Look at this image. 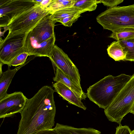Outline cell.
I'll return each mask as SVG.
<instances>
[{"label":"cell","instance_id":"obj_1","mask_svg":"<svg viewBox=\"0 0 134 134\" xmlns=\"http://www.w3.org/2000/svg\"><path fill=\"white\" fill-rule=\"evenodd\" d=\"M55 92L51 86L45 85L33 97L27 99L20 113L21 118L16 134H35L53 129L56 111Z\"/></svg>","mask_w":134,"mask_h":134},{"label":"cell","instance_id":"obj_2","mask_svg":"<svg viewBox=\"0 0 134 134\" xmlns=\"http://www.w3.org/2000/svg\"><path fill=\"white\" fill-rule=\"evenodd\" d=\"M56 22L49 14L26 34L24 49L29 56L49 57L55 41L54 29Z\"/></svg>","mask_w":134,"mask_h":134},{"label":"cell","instance_id":"obj_3","mask_svg":"<svg viewBox=\"0 0 134 134\" xmlns=\"http://www.w3.org/2000/svg\"><path fill=\"white\" fill-rule=\"evenodd\" d=\"M131 76L122 74L114 76L109 75L90 86L86 94L89 99L105 109L112 103Z\"/></svg>","mask_w":134,"mask_h":134},{"label":"cell","instance_id":"obj_4","mask_svg":"<svg viewBox=\"0 0 134 134\" xmlns=\"http://www.w3.org/2000/svg\"><path fill=\"white\" fill-rule=\"evenodd\" d=\"M96 19L104 29L112 32L125 29H134V4L109 8Z\"/></svg>","mask_w":134,"mask_h":134},{"label":"cell","instance_id":"obj_5","mask_svg":"<svg viewBox=\"0 0 134 134\" xmlns=\"http://www.w3.org/2000/svg\"><path fill=\"white\" fill-rule=\"evenodd\" d=\"M134 103V74L110 104L104 109L110 121L121 124L123 118L130 113Z\"/></svg>","mask_w":134,"mask_h":134},{"label":"cell","instance_id":"obj_6","mask_svg":"<svg viewBox=\"0 0 134 134\" xmlns=\"http://www.w3.org/2000/svg\"><path fill=\"white\" fill-rule=\"evenodd\" d=\"M51 14L46 8L37 3L32 7L13 19L6 26L9 33L26 34L43 18Z\"/></svg>","mask_w":134,"mask_h":134},{"label":"cell","instance_id":"obj_7","mask_svg":"<svg viewBox=\"0 0 134 134\" xmlns=\"http://www.w3.org/2000/svg\"><path fill=\"white\" fill-rule=\"evenodd\" d=\"M26 34L8 33L0 41V63L9 66L12 60L25 52L24 45Z\"/></svg>","mask_w":134,"mask_h":134},{"label":"cell","instance_id":"obj_8","mask_svg":"<svg viewBox=\"0 0 134 134\" xmlns=\"http://www.w3.org/2000/svg\"><path fill=\"white\" fill-rule=\"evenodd\" d=\"M55 71L57 67L75 83L81 86L79 70L67 55L56 45L54 46L49 57Z\"/></svg>","mask_w":134,"mask_h":134},{"label":"cell","instance_id":"obj_9","mask_svg":"<svg viewBox=\"0 0 134 134\" xmlns=\"http://www.w3.org/2000/svg\"><path fill=\"white\" fill-rule=\"evenodd\" d=\"M34 0H0V21L4 20L0 27H5L13 19L33 7Z\"/></svg>","mask_w":134,"mask_h":134},{"label":"cell","instance_id":"obj_10","mask_svg":"<svg viewBox=\"0 0 134 134\" xmlns=\"http://www.w3.org/2000/svg\"><path fill=\"white\" fill-rule=\"evenodd\" d=\"M28 98L21 92L7 94L0 100V118L12 117L20 113L24 108Z\"/></svg>","mask_w":134,"mask_h":134},{"label":"cell","instance_id":"obj_11","mask_svg":"<svg viewBox=\"0 0 134 134\" xmlns=\"http://www.w3.org/2000/svg\"><path fill=\"white\" fill-rule=\"evenodd\" d=\"M54 90L63 99L70 104L76 106L85 110L86 108L81 102V98L77 97L73 91L60 82H56L52 85Z\"/></svg>","mask_w":134,"mask_h":134},{"label":"cell","instance_id":"obj_12","mask_svg":"<svg viewBox=\"0 0 134 134\" xmlns=\"http://www.w3.org/2000/svg\"><path fill=\"white\" fill-rule=\"evenodd\" d=\"M30 60V59L27 60L24 64L14 69H11L9 68L4 72L0 71V100L7 94V90L16 73L21 68L28 64Z\"/></svg>","mask_w":134,"mask_h":134},{"label":"cell","instance_id":"obj_13","mask_svg":"<svg viewBox=\"0 0 134 134\" xmlns=\"http://www.w3.org/2000/svg\"><path fill=\"white\" fill-rule=\"evenodd\" d=\"M55 71V76L53 78L54 81L61 82L71 90L77 97L85 99L87 97L86 94L83 92L81 86L73 82L58 68H56Z\"/></svg>","mask_w":134,"mask_h":134},{"label":"cell","instance_id":"obj_14","mask_svg":"<svg viewBox=\"0 0 134 134\" xmlns=\"http://www.w3.org/2000/svg\"><path fill=\"white\" fill-rule=\"evenodd\" d=\"M53 129L59 134H101L100 131L93 128H77L58 123Z\"/></svg>","mask_w":134,"mask_h":134},{"label":"cell","instance_id":"obj_15","mask_svg":"<svg viewBox=\"0 0 134 134\" xmlns=\"http://www.w3.org/2000/svg\"><path fill=\"white\" fill-rule=\"evenodd\" d=\"M109 56L115 61L124 60L126 52L119 41H114L108 46L107 49Z\"/></svg>","mask_w":134,"mask_h":134},{"label":"cell","instance_id":"obj_16","mask_svg":"<svg viewBox=\"0 0 134 134\" xmlns=\"http://www.w3.org/2000/svg\"><path fill=\"white\" fill-rule=\"evenodd\" d=\"M76 0H52L47 7L51 14L61 9L73 6Z\"/></svg>","mask_w":134,"mask_h":134},{"label":"cell","instance_id":"obj_17","mask_svg":"<svg viewBox=\"0 0 134 134\" xmlns=\"http://www.w3.org/2000/svg\"><path fill=\"white\" fill-rule=\"evenodd\" d=\"M82 13L80 9L73 6L59 10L51 15L53 19L55 20Z\"/></svg>","mask_w":134,"mask_h":134},{"label":"cell","instance_id":"obj_18","mask_svg":"<svg viewBox=\"0 0 134 134\" xmlns=\"http://www.w3.org/2000/svg\"><path fill=\"white\" fill-rule=\"evenodd\" d=\"M98 3V0H76L73 6L77 8L83 13L95 10Z\"/></svg>","mask_w":134,"mask_h":134},{"label":"cell","instance_id":"obj_19","mask_svg":"<svg viewBox=\"0 0 134 134\" xmlns=\"http://www.w3.org/2000/svg\"><path fill=\"white\" fill-rule=\"evenodd\" d=\"M109 37L116 40H121L134 38V29H125L112 32Z\"/></svg>","mask_w":134,"mask_h":134},{"label":"cell","instance_id":"obj_20","mask_svg":"<svg viewBox=\"0 0 134 134\" xmlns=\"http://www.w3.org/2000/svg\"><path fill=\"white\" fill-rule=\"evenodd\" d=\"M119 41L126 52V57L124 60L134 62V38Z\"/></svg>","mask_w":134,"mask_h":134},{"label":"cell","instance_id":"obj_21","mask_svg":"<svg viewBox=\"0 0 134 134\" xmlns=\"http://www.w3.org/2000/svg\"><path fill=\"white\" fill-rule=\"evenodd\" d=\"M29 54L24 52L14 58L10 63L9 67L13 66H19L24 64L26 61Z\"/></svg>","mask_w":134,"mask_h":134},{"label":"cell","instance_id":"obj_22","mask_svg":"<svg viewBox=\"0 0 134 134\" xmlns=\"http://www.w3.org/2000/svg\"><path fill=\"white\" fill-rule=\"evenodd\" d=\"M81 14H79L65 18L55 20V22H59L63 25L68 27H71L80 16Z\"/></svg>","mask_w":134,"mask_h":134},{"label":"cell","instance_id":"obj_23","mask_svg":"<svg viewBox=\"0 0 134 134\" xmlns=\"http://www.w3.org/2000/svg\"><path fill=\"white\" fill-rule=\"evenodd\" d=\"M99 3H102L105 6L113 8L122 2L123 0H98Z\"/></svg>","mask_w":134,"mask_h":134},{"label":"cell","instance_id":"obj_24","mask_svg":"<svg viewBox=\"0 0 134 134\" xmlns=\"http://www.w3.org/2000/svg\"><path fill=\"white\" fill-rule=\"evenodd\" d=\"M115 134H134V130L131 131L128 126L120 124L116 128Z\"/></svg>","mask_w":134,"mask_h":134},{"label":"cell","instance_id":"obj_25","mask_svg":"<svg viewBox=\"0 0 134 134\" xmlns=\"http://www.w3.org/2000/svg\"><path fill=\"white\" fill-rule=\"evenodd\" d=\"M35 134H59L53 129L51 130H44L41 131Z\"/></svg>","mask_w":134,"mask_h":134},{"label":"cell","instance_id":"obj_26","mask_svg":"<svg viewBox=\"0 0 134 134\" xmlns=\"http://www.w3.org/2000/svg\"><path fill=\"white\" fill-rule=\"evenodd\" d=\"M52 0H42V1L40 3V5L43 8H47Z\"/></svg>","mask_w":134,"mask_h":134},{"label":"cell","instance_id":"obj_27","mask_svg":"<svg viewBox=\"0 0 134 134\" xmlns=\"http://www.w3.org/2000/svg\"><path fill=\"white\" fill-rule=\"evenodd\" d=\"M130 113L134 114V103Z\"/></svg>","mask_w":134,"mask_h":134}]
</instances>
